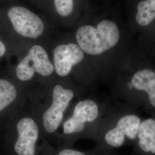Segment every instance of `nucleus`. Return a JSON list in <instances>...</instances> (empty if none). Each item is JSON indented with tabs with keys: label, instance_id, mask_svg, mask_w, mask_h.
Returning <instances> with one entry per match:
<instances>
[{
	"label": "nucleus",
	"instance_id": "obj_1",
	"mask_svg": "<svg viewBox=\"0 0 155 155\" xmlns=\"http://www.w3.org/2000/svg\"><path fill=\"white\" fill-rule=\"evenodd\" d=\"M13 155H52L55 148L45 138L36 115L25 114L13 121Z\"/></svg>",
	"mask_w": 155,
	"mask_h": 155
},
{
	"label": "nucleus",
	"instance_id": "obj_2",
	"mask_svg": "<svg viewBox=\"0 0 155 155\" xmlns=\"http://www.w3.org/2000/svg\"><path fill=\"white\" fill-rule=\"evenodd\" d=\"M99 106L91 100L78 102L70 116L65 117L56 137L58 146L71 147L78 139L86 136L90 127L100 117Z\"/></svg>",
	"mask_w": 155,
	"mask_h": 155
},
{
	"label": "nucleus",
	"instance_id": "obj_3",
	"mask_svg": "<svg viewBox=\"0 0 155 155\" xmlns=\"http://www.w3.org/2000/svg\"><path fill=\"white\" fill-rule=\"evenodd\" d=\"M120 33L116 24L104 20L97 28L84 25L78 29L76 39L79 47L90 55H100L115 47L119 41Z\"/></svg>",
	"mask_w": 155,
	"mask_h": 155
},
{
	"label": "nucleus",
	"instance_id": "obj_4",
	"mask_svg": "<svg viewBox=\"0 0 155 155\" xmlns=\"http://www.w3.org/2000/svg\"><path fill=\"white\" fill-rule=\"evenodd\" d=\"M75 95L72 89L56 84L52 90L50 105L40 113H35L43 134L49 142L55 140L66 111Z\"/></svg>",
	"mask_w": 155,
	"mask_h": 155
},
{
	"label": "nucleus",
	"instance_id": "obj_5",
	"mask_svg": "<svg viewBox=\"0 0 155 155\" xmlns=\"http://www.w3.org/2000/svg\"><path fill=\"white\" fill-rule=\"evenodd\" d=\"M54 71V66L49 60L45 50L40 45L33 46L18 63L16 75L19 81L25 82L31 80L35 72L42 76H49Z\"/></svg>",
	"mask_w": 155,
	"mask_h": 155
},
{
	"label": "nucleus",
	"instance_id": "obj_6",
	"mask_svg": "<svg viewBox=\"0 0 155 155\" xmlns=\"http://www.w3.org/2000/svg\"><path fill=\"white\" fill-rule=\"evenodd\" d=\"M6 16L14 31L21 36L36 39L44 32L45 25L40 18L24 7L12 6Z\"/></svg>",
	"mask_w": 155,
	"mask_h": 155
},
{
	"label": "nucleus",
	"instance_id": "obj_7",
	"mask_svg": "<svg viewBox=\"0 0 155 155\" xmlns=\"http://www.w3.org/2000/svg\"><path fill=\"white\" fill-rule=\"evenodd\" d=\"M140 124V118L136 115L128 114L122 117L114 127L104 132L103 141L108 146L120 147L124 143L125 137L130 140L136 138Z\"/></svg>",
	"mask_w": 155,
	"mask_h": 155
},
{
	"label": "nucleus",
	"instance_id": "obj_8",
	"mask_svg": "<svg viewBox=\"0 0 155 155\" xmlns=\"http://www.w3.org/2000/svg\"><path fill=\"white\" fill-rule=\"evenodd\" d=\"M84 53L82 50L74 43L61 45L54 51V68L56 74L61 77H66L72 67L82 61Z\"/></svg>",
	"mask_w": 155,
	"mask_h": 155
},
{
	"label": "nucleus",
	"instance_id": "obj_9",
	"mask_svg": "<svg viewBox=\"0 0 155 155\" xmlns=\"http://www.w3.org/2000/svg\"><path fill=\"white\" fill-rule=\"evenodd\" d=\"M133 87L145 92L150 105L155 108V72L149 68H144L136 72L131 79Z\"/></svg>",
	"mask_w": 155,
	"mask_h": 155
},
{
	"label": "nucleus",
	"instance_id": "obj_10",
	"mask_svg": "<svg viewBox=\"0 0 155 155\" xmlns=\"http://www.w3.org/2000/svg\"><path fill=\"white\" fill-rule=\"evenodd\" d=\"M140 148L155 154V120L148 118L141 122L137 133Z\"/></svg>",
	"mask_w": 155,
	"mask_h": 155
},
{
	"label": "nucleus",
	"instance_id": "obj_11",
	"mask_svg": "<svg viewBox=\"0 0 155 155\" xmlns=\"http://www.w3.org/2000/svg\"><path fill=\"white\" fill-rule=\"evenodd\" d=\"M18 97L16 86L8 79L0 78V114L13 105Z\"/></svg>",
	"mask_w": 155,
	"mask_h": 155
},
{
	"label": "nucleus",
	"instance_id": "obj_12",
	"mask_svg": "<svg viewBox=\"0 0 155 155\" xmlns=\"http://www.w3.org/2000/svg\"><path fill=\"white\" fill-rule=\"evenodd\" d=\"M155 19V0H142L137 6L136 20L141 26H147Z\"/></svg>",
	"mask_w": 155,
	"mask_h": 155
},
{
	"label": "nucleus",
	"instance_id": "obj_13",
	"mask_svg": "<svg viewBox=\"0 0 155 155\" xmlns=\"http://www.w3.org/2000/svg\"><path fill=\"white\" fill-rule=\"evenodd\" d=\"M57 13L61 16H68L73 11V0H54Z\"/></svg>",
	"mask_w": 155,
	"mask_h": 155
},
{
	"label": "nucleus",
	"instance_id": "obj_14",
	"mask_svg": "<svg viewBox=\"0 0 155 155\" xmlns=\"http://www.w3.org/2000/svg\"><path fill=\"white\" fill-rule=\"evenodd\" d=\"M7 53V47L5 43L0 39V58L4 57Z\"/></svg>",
	"mask_w": 155,
	"mask_h": 155
}]
</instances>
